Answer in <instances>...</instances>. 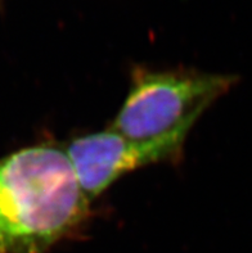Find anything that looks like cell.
Masks as SVG:
<instances>
[{"mask_svg":"<svg viewBox=\"0 0 252 253\" xmlns=\"http://www.w3.org/2000/svg\"><path fill=\"white\" fill-rule=\"evenodd\" d=\"M185 139L187 136L174 135L137 141L108 127L75 138L64 151L84 194L92 202L125 173L148 165L178 160Z\"/></svg>","mask_w":252,"mask_h":253,"instance_id":"obj_3","label":"cell"},{"mask_svg":"<svg viewBox=\"0 0 252 253\" xmlns=\"http://www.w3.org/2000/svg\"><path fill=\"white\" fill-rule=\"evenodd\" d=\"M89 211L62 148L32 145L0 160V253H49Z\"/></svg>","mask_w":252,"mask_h":253,"instance_id":"obj_1","label":"cell"},{"mask_svg":"<svg viewBox=\"0 0 252 253\" xmlns=\"http://www.w3.org/2000/svg\"><path fill=\"white\" fill-rule=\"evenodd\" d=\"M237 81L234 75L135 68L126 99L109 128L137 141L188 136L202 113Z\"/></svg>","mask_w":252,"mask_h":253,"instance_id":"obj_2","label":"cell"}]
</instances>
